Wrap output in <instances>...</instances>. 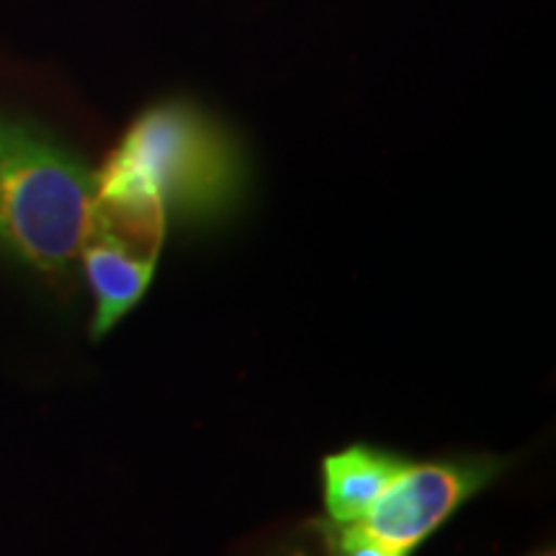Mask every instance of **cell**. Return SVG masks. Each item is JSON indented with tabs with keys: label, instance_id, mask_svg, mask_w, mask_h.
I'll return each mask as SVG.
<instances>
[{
	"label": "cell",
	"instance_id": "52a82bcc",
	"mask_svg": "<svg viewBox=\"0 0 556 556\" xmlns=\"http://www.w3.org/2000/svg\"><path fill=\"white\" fill-rule=\"evenodd\" d=\"M533 556H556V554H554V548H541V552L533 554Z\"/></svg>",
	"mask_w": 556,
	"mask_h": 556
},
{
	"label": "cell",
	"instance_id": "3957f363",
	"mask_svg": "<svg viewBox=\"0 0 556 556\" xmlns=\"http://www.w3.org/2000/svg\"><path fill=\"white\" fill-rule=\"evenodd\" d=\"M507 464L505 456L490 454L409 464L356 526L392 554L409 556L471 497L497 482Z\"/></svg>",
	"mask_w": 556,
	"mask_h": 556
},
{
	"label": "cell",
	"instance_id": "8992f818",
	"mask_svg": "<svg viewBox=\"0 0 556 556\" xmlns=\"http://www.w3.org/2000/svg\"><path fill=\"white\" fill-rule=\"evenodd\" d=\"M315 531L325 546V556H397L366 536L356 523H315Z\"/></svg>",
	"mask_w": 556,
	"mask_h": 556
},
{
	"label": "cell",
	"instance_id": "5b68a950",
	"mask_svg": "<svg viewBox=\"0 0 556 556\" xmlns=\"http://www.w3.org/2000/svg\"><path fill=\"white\" fill-rule=\"evenodd\" d=\"M409 458L397 451L353 443L325 456L319 464L323 500L332 523H358L379 503V497L409 467Z\"/></svg>",
	"mask_w": 556,
	"mask_h": 556
},
{
	"label": "cell",
	"instance_id": "6da1fadb",
	"mask_svg": "<svg viewBox=\"0 0 556 556\" xmlns=\"http://www.w3.org/2000/svg\"><path fill=\"white\" fill-rule=\"evenodd\" d=\"M96 217V173L39 124L0 114V258L65 281Z\"/></svg>",
	"mask_w": 556,
	"mask_h": 556
},
{
	"label": "cell",
	"instance_id": "7a4b0ae2",
	"mask_svg": "<svg viewBox=\"0 0 556 556\" xmlns=\"http://www.w3.org/2000/svg\"><path fill=\"white\" fill-rule=\"evenodd\" d=\"M101 173L157 193L168 219L189 225L217 222L235 208L245 186L232 135L184 101L160 103L137 116Z\"/></svg>",
	"mask_w": 556,
	"mask_h": 556
},
{
	"label": "cell",
	"instance_id": "277c9868",
	"mask_svg": "<svg viewBox=\"0 0 556 556\" xmlns=\"http://www.w3.org/2000/svg\"><path fill=\"white\" fill-rule=\"evenodd\" d=\"M80 261L83 276L93 294L90 336L101 340L148 294L157 270V255L142 253L103 229H90Z\"/></svg>",
	"mask_w": 556,
	"mask_h": 556
}]
</instances>
